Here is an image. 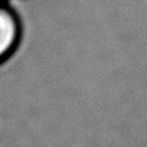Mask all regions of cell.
<instances>
[{
    "label": "cell",
    "mask_w": 147,
    "mask_h": 147,
    "mask_svg": "<svg viewBox=\"0 0 147 147\" xmlns=\"http://www.w3.org/2000/svg\"><path fill=\"white\" fill-rule=\"evenodd\" d=\"M22 39V22L9 3L0 5V65L18 49Z\"/></svg>",
    "instance_id": "1"
},
{
    "label": "cell",
    "mask_w": 147,
    "mask_h": 147,
    "mask_svg": "<svg viewBox=\"0 0 147 147\" xmlns=\"http://www.w3.org/2000/svg\"><path fill=\"white\" fill-rule=\"evenodd\" d=\"M9 2V0H0V5H2V3H7Z\"/></svg>",
    "instance_id": "2"
}]
</instances>
